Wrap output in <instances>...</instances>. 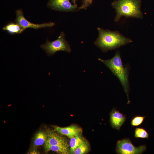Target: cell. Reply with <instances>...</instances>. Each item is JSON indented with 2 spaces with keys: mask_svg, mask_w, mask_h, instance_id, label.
Wrapping results in <instances>:
<instances>
[{
  "mask_svg": "<svg viewBox=\"0 0 154 154\" xmlns=\"http://www.w3.org/2000/svg\"><path fill=\"white\" fill-rule=\"evenodd\" d=\"M134 136L135 138H147L149 135L143 128L138 127L135 129Z\"/></svg>",
  "mask_w": 154,
  "mask_h": 154,
  "instance_id": "16",
  "label": "cell"
},
{
  "mask_svg": "<svg viewBox=\"0 0 154 154\" xmlns=\"http://www.w3.org/2000/svg\"><path fill=\"white\" fill-rule=\"evenodd\" d=\"M15 22L17 23L24 30L28 28L38 29L46 27H51L55 24L53 22L44 23L41 24H34L27 21L25 17L22 10L20 9L16 11Z\"/></svg>",
  "mask_w": 154,
  "mask_h": 154,
  "instance_id": "6",
  "label": "cell"
},
{
  "mask_svg": "<svg viewBox=\"0 0 154 154\" xmlns=\"http://www.w3.org/2000/svg\"><path fill=\"white\" fill-rule=\"evenodd\" d=\"M98 60L104 63L119 80L127 96V104H129L130 101L129 98L130 88L129 76L130 67L129 64L125 65L123 63L119 51H117L114 56L110 59L104 60L99 58Z\"/></svg>",
  "mask_w": 154,
  "mask_h": 154,
  "instance_id": "1",
  "label": "cell"
},
{
  "mask_svg": "<svg viewBox=\"0 0 154 154\" xmlns=\"http://www.w3.org/2000/svg\"><path fill=\"white\" fill-rule=\"evenodd\" d=\"M77 0H72V3L74 5H76V2Z\"/></svg>",
  "mask_w": 154,
  "mask_h": 154,
  "instance_id": "19",
  "label": "cell"
},
{
  "mask_svg": "<svg viewBox=\"0 0 154 154\" xmlns=\"http://www.w3.org/2000/svg\"><path fill=\"white\" fill-rule=\"evenodd\" d=\"M145 116H136L133 117L131 121V124L133 126H137L140 125L143 121Z\"/></svg>",
  "mask_w": 154,
  "mask_h": 154,
  "instance_id": "17",
  "label": "cell"
},
{
  "mask_svg": "<svg viewBox=\"0 0 154 154\" xmlns=\"http://www.w3.org/2000/svg\"><path fill=\"white\" fill-rule=\"evenodd\" d=\"M47 135L42 132L37 133L34 139V145L35 147L41 146L45 143L46 140Z\"/></svg>",
  "mask_w": 154,
  "mask_h": 154,
  "instance_id": "14",
  "label": "cell"
},
{
  "mask_svg": "<svg viewBox=\"0 0 154 154\" xmlns=\"http://www.w3.org/2000/svg\"><path fill=\"white\" fill-rule=\"evenodd\" d=\"M141 3V0L114 1L111 4L116 13L114 21H119L122 16L142 19L143 14L140 9Z\"/></svg>",
  "mask_w": 154,
  "mask_h": 154,
  "instance_id": "3",
  "label": "cell"
},
{
  "mask_svg": "<svg viewBox=\"0 0 154 154\" xmlns=\"http://www.w3.org/2000/svg\"><path fill=\"white\" fill-rule=\"evenodd\" d=\"M89 149V144L87 141H84L75 149L73 154H85L88 152Z\"/></svg>",
  "mask_w": 154,
  "mask_h": 154,
  "instance_id": "15",
  "label": "cell"
},
{
  "mask_svg": "<svg viewBox=\"0 0 154 154\" xmlns=\"http://www.w3.org/2000/svg\"><path fill=\"white\" fill-rule=\"evenodd\" d=\"M37 152L36 151H33L31 152L30 153H31V154H34V153H35H35L37 154Z\"/></svg>",
  "mask_w": 154,
  "mask_h": 154,
  "instance_id": "20",
  "label": "cell"
},
{
  "mask_svg": "<svg viewBox=\"0 0 154 154\" xmlns=\"http://www.w3.org/2000/svg\"><path fill=\"white\" fill-rule=\"evenodd\" d=\"M65 138L58 133L50 131L47 135L46 140L44 143V147L60 144H67Z\"/></svg>",
  "mask_w": 154,
  "mask_h": 154,
  "instance_id": "10",
  "label": "cell"
},
{
  "mask_svg": "<svg viewBox=\"0 0 154 154\" xmlns=\"http://www.w3.org/2000/svg\"><path fill=\"white\" fill-rule=\"evenodd\" d=\"M146 149L145 145L135 147L129 138H125L117 141L116 152L118 154H141L145 151Z\"/></svg>",
  "mask_w": 154,
  "mask_h": 154,
  "instance_id": "5",
  "label": "cell"
},
{
  "mask_svg": "<svg viewBox=\"0 0 154 154\" xmlns=\"http://www.w3.org/2000/svg\"><path fill=\"white\" fill-rule=\"evenodd\" d=\"M98 37L94 44L103 52L112 50L133 42L118 31H112L98 27Z\"/></svg>",
  "mask_w": 154,
  "mask_h": 154,
  "instance_id": "2",
  "label": "cell"
},
{
  "mask_svg": "<svg viewBox=\"0 0 154 154\" xmlns=\"http://www.w3.org/2000/svg\"><path fill=\"white\" fill-rule=\"evenodd\" d=\"M2 29L11 34H20L24 31L16 22L9 23L3 27Z\"/></svg>",
  "mask_w": 154,
  "mask_h": 154,
  "instance_id": "12",
  "label": "cell"
},
{
  "mask_svg": "<svg viewBox=\"0 0 154 154\" xmlns=\"http://www.w3.org/2000/svg\"><path fill=\"white\" fill-rule=\"evenodd\" d=\"M93 0H82V3L81 6L79 7L78 11L84 9L86 10L87 7L92 3Z\"/></svg>",
  "mask_w": 154,
  "mask_h": 154,
  "instance_id": "18",
  "label": "cell"
},
{
  "mask_svg": "<svg viewBox=\"0 0 154 154\" xmlns=\"http://www.w3.org/2000/svg\"><path fill=\"white\" fill-rule=\"evenodd\" d=\"M84 141L81 135H76L70 138L69 153L73 154L75 149Z\"/></svg>",
  "mask_w": 154,
  "mask_h": 154,
  "instance_id": "13",
  "label": "cell"
},
{
  "mask_svg": "<svg viewBox=\"0 0 154 154\" xmlns=\"http://www.w3.org/2000/svg\"><path fill=\"white\" fill-rule=\"evenodd\" d=\"M126 119V116L119 110L114 109L110 114V121L112 127L119 131Z\"/></svg>",
  "mask_w": 154,
  "mask_h": 154,
  "instance_id": "8",
  "label": "cell"
},
{
  "mask_svg": "<svg viewBox=\"0 0 154 154\" xmlns=\"http://www.w3.org/2000/svg\"><path fill=\"white\" fill-rule=\"evenodd\" d=\"M54 131L70 139L76 135H81L82 133V129L75 125H71L66 127L54 126Z\"/></svg>",
  "mask_w": 154,
  "mask_h": 154,
  "instance_id": "9",
  "label": "cell"
},
{
  "mask_svg": "<svg viewBox=\"0 0 154 154\" xmlns=\"http://www.w3.org/2000/svg\"><path fill=\"white\" fill-rule=\"evenodd\" d=\"M44 148L47 151H51L62 154H68L70 151L68 144L50 146Z\"/></svg>",
  "mask_w": 154,
  "mask_h": 154,
  "instance_id": "11",
  "label": "cell"
},
{
  "mask_svg": "<svg viewBox=\"0 0 154 154\" xmlns=\"http://www.w3.org/2000/svg\"><path fill=\"white\" fill-rule=\"evenodd\" d=\"M47 6L52 10L60 11L74 12L79 9L77 4H72L69 0H49Z\"/></svg>",
  "mask_w": 154,
  "mask_h": 154,
  "instance_id": "7",
  "label": "cell"
},
{
  "mask_svg": "<svg viewBox=\"0 0 154 154\" xmlns=\"http://www.w3.org/2000/svg\"><path fill=\"white\" fill-rule=\"evenodd\" d=\"M40 47L48 56L54 55L58 51H64L70 53L71 50L70 45L65 39L63 32L60 33L57 39L52 42L47 40L44 44L40 45Z\"/></svg>",
  "mask_w": 154,
  "mask_h": 154,
  "instance_id": "4",
  "label": "cell"
}]
</instances>
